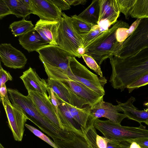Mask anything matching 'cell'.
<instances>
[{"label": "cell", "instance_id": "obj_1", "mask_svg": "<svg viewBox=\"0 0 148 148\" xmlns=\"http://www.w3.org/2000/svg\"><path fill=\"white\" fill-rule=\"evenodd\" d=\"M112 72L109 82L114 89L124 90L148 72V47L125 58L114 56L109 58Z\"/></svg>", "mask_w": 148, "mask_h": 148}, {"label": "cell", "instance_id": "obj_2", "mask_svg": "<svg viewBox=\"0 0 148 148\" xmlns=\"http://www.w3.org/2000/svg\"><path fill=\"white\" fill-rule=\"evenodd\" d=\"M127 23L119 20L110 28L93 40L84 49V54L92 57L100 66L108 58L114 56L123 43L118 39L117 31L121 27L130 28Z\"/></svg>", "mask_w": 148, "mask_h": 148}, {"label": "cell", "instance_id": "obj_3", "mask_svg": "<svg viewBox=\"0 0 148 148\" xmlns=\"http://www.w3.org/2000/svg\"><path fill=\"white\" fill-rule=\"evenodd\" d=\"M7 90L12 103L21 108L30 121L53 140L61 138L63 130L51 123L42 114L29 96L23 95L16 89L8 88Z\"/></svg>", "mask_w": 148, "mask_h": 148}, {"label": "cell", "instance_id": "obj_4", "mask_svg": "<svg viewBox=\"0 0 148 148\" xmlns=\"http://www.w3.org/2000/svg\"><path fill=\"white\" fill-rule=\"evenodd\" d=\"M60 22L57 40L58 46L73 56L80 58L84 53L83 39L74 29L70 17L62 12Z\"/></svg>", "mask_w": 148, "mask_h": 148}, {"label": "cell", "instance_id": "obj_5", "mask_svg": "<svg viewBox=\"0 0 148 148\" xmlns=\"http://www.w3.org/2000/svg\"><path fill=\"white\" fill-rule=\"evenodd\" d=\"M148 47V18H140L135 29L123 42L115 56L125 58Z\"/></svg>", "mask_w": 148, "mask_h": 148}, {"label": "cell", "instance_id": "obj_6", "mask_svg": "<svg viewBox=\"0 0 148 148\" xmlns=\"http://www.w3.org/2000/svg\"><path fill=\"white\" fill-rule=\"evenodd\" d=\"M70 72L66 74L69 76L82 83L100 95L104 96V87L107 82L105 77H98L79 62L75 57L69 58Z\"/></svg>", "mask_w": 148, "mask_h": 148}, {"label": "cell", "instance_id": "obj_7", "mask_svg": "<svg viewBox=\"0 0 148 148\" xmlns=\"http://www.w3.org/2000/svg\"><path fill=\"white\" fill-rule=\"evenodd\" d=\"M137 127L123 126L111 121L106 125L104 130L107 139L119 143L137 139L148 138V130L140 124Z\"/></svg>", "mask_w": 148, "mask_h": 148}, {"label": "cell", "instance_id": "obj_8", "mask_svg": "<svg viewBox=\"0 0 148 148\" xmlns=\"http://www.w3.org/2000/svg\"><path fill=\"white\" fill-rule=\"evenodd\" d=\"M0 100L5 112L9 127L14 139L16 141H21L25 123L27 120H29V119L21 108L10 102L8 94Z\"/></svg>", "mask_w": 148, "mask_h": 148}, {"label": "cell", "instance_id": "obj_9", "mask_svg": "<svg viewBox=\"0 0 148 148\" xmlns=\"http://www.w3.org/2000/svg\"><path fill=\"white\" fill-rule=\"evenodd\" d=\"M36 51L44 66L59 68L67 73L70 71L69 58L73 56L59 46L48 45Z\"/></svg>", "mask_w": 148, "mask_h": 148}, {"label": "cell", "instance_id": "obj_10", "mask_svg": "<svg viewBox=\"0 0 148 148\" xmlns=\"http://www.w3.org/2000/svg\"><path fill=\"white\" fill-rule=\"evenodd\" d=\"M59 81L64 83L74 93L87 101L90 107L103 99V96L95 92L65 73L61 75Z\"/></svg>", "mask_w": 148, "mask_h": 148}, {"label": "cell", "instance_id": "obj_11", "mask_svg": "<svg viewBox=\"0 0 148 148\" xmlns=\"http://www.w3.org/2000/svg\"><path fill=\"white\" fill-rule=\"evenodd\" d=\"M48 88L52 89L62 101L72 106L82 108L88 103L74 93L64 83L48 79Z\"/></svg>", "mask_w": 148, "mask_h": 148}, {"label": "cell", "instance_id": "obj_12", "mask_svg": "<svg viewBox=\"0 0 148 148\" xmlns=\"http://www.w3.org/2000/svg\"><path fill=\"white\" fill-rule=\"evenodd\" d=\"M28 92V95L31 97L35 106L42 114L59 129L64 130L49 97L32 91Z\"/></svg>", "mask_w": 148, "mask_h": 148}, {"label": "cell", "instance_id": "obj_13", "mask_svg": "<svg viewBox=\"0 0 148 148\" xmlns=\"http://www.w3.org/2000/svg\"><path fill=\"white\" fill-rule=\"evenodd\" d=\"M32 14L40 19L60 22L62 12L50 0H30Z\"/></svg>", "mask_w": 148, "mask_h": 148}, {"label": "cell", "instance_id": "obj_14", "mask_svg": "<svg viewBox=\"0 0 148 148\" xmlns=\"http://www.w3.org/2000/svg\"><path fill=\"white\" fill-rule=\"evenodd\" d=\"M90 111L96 119L104 117L118 124H121L124 118H127L124 113L119 112L122 111L118 105H114L111 103L104 101L103 99L90 107Z\"/></svg>", "mask_w": 148, "mask_h": 148}, {"label": "cell", "instance_id": "obj_15", "mask_svg": "<svg viewBox=\"0 0 148 148\" xmlns=\"http://www.w3.org/2000/svg\"><path fill=\"white\" fill-rule=\"evenodd\" d=\"M0 57L4 65L11 68H22L27 62V59L24 54L10 43L0 44Z\"/></svg>", "mask_w": 148, "mask_h": 148}, {"label": "cell", "instance_id": "obj_16", "mask_svg": "<svg viewBox=\"0 0 148 148\" xmlns=\"http://www.w3.org/2000/svg\"><path fill=\"white\" fill-rule=\"evenodd\" d=\"M120 12L116 0H100L99 17L97 24L104 31L117 21Z\"/></svg>", "mask_w": 148, "mask_h": 148}, {"label": "cell", "instance_id": "obj_17", "mask_svg": "<svg viewBox=\"0 0 148 148\" xmlns=\"http://www.w3.org/2000/svg\"><path fill=\"white\" fill-rule=\"evenodd\" d=\"M53 141L58 148H97L92 146L82 131L64 130L62 138Z\"/></svg>", "mask_w": 148, "mask_h": 148}, {"label": "cell", "instance_id": "obj_18", "mask_svg": "<svg viewBox=\"0 0 148 148\" xmlns=\"http://www.w3.org/2000/svg\"><path fill=\"white\" fill-rule=\"evenodd\" d=\"M27 91H32L48 97L47 91V84L45 80L40 78L31 67L23 72L20 77Z\"/></svg>", "mask_w": 148, "mask_h": 148}, {"label": "cell", "instance_id": "obj_19", "mask_svg": "<svg viewBox=\"0 0 148 148\" xmlns=\"http://www.w3.org/2000/svg\"><path fill=\"white\" fill-rule=\"evenodd\" d=\"M60 22L40 19L36 23L35 29L49 45L58 46L57 40Z\"/></svg>", "mask_w": 148, "mask_h": 148}, {"label": "cell", "instance_id": "obj_20", "mask_svg": "<svg viewBox=\"0 0 148 148\" xmlns=\"http://www.w3.org/2000/svg\"><path fill=\"white\" fill-rule=\"evenodd\" d=\"M19 44L29 52L36 51L49 45L35 29L34 27L27 33L19 36Z\"/></svg>", "mask_w": 148, "mask_h": 148}, {"label": "cell", "instance_id": "obj_21", "mask_svg": "<svg viewBox=\"0 0 148 148\" xmlns=\"http://www.w3.org/2000/svg\"><path fill=\"white\" fill-rule=\"evenodd\" d=\"M136 99L134 97H131L125 103H122L117 101L118 106L129 119L134 120L140 124L142 122L148 121V109L143 110L137 109L133 105Z\"/></svg>", "mask_w": 148, "mask_h": 148}, {"label": "cell", "instance_id": "obj_22", "mask_svg": "<svg viewBox=\"0 0 148 148\" xmlns=\"http://www.w3.org/2000/svg\"><path fill=\"white\" fill-rule=\"evenodd\" d=\"M66 104L72 117L81 127L85 130L93 125L96 119L91 112L90 106L88 105L79 108Z\"/></svg>", "mask_w": 148, "mask_h": 148}, {"label": "cell", "instance_id": "obj_23", "mask_svg": "<svg viewBox=\"0 0 148 148\" xmlns=\"http://www.w3.org/2000/svg\"><path fill=\"white\" fill-rule=\"evenodd\" d=\"M60 100L61 103L58 106L57 113L64 129L82 131L80 126L72 117L66 103Z\"/></svg>", "mask_w": 148, "mask_h": 148}, {"label": "cell", "instance_id": "obj_24", "mask_svg": "<svg viewBox=\"0 0 148 148\" xmlns=\"http://www.w3.org/2000/svg\"><path fill=\"white\" fill-rule=\"evenodd\" d=\"M11 14L17 18H25L32 14L30 0H3Z\"/></svg>", "mask_w": 148, "mask_h": 148}, {"label": "cell", "instance_id": "obj_25", "mask_svg": "<svg viewBox=\"0 0 148 148\" xmlns=\"http://www.w3.org/2000/svg\"><path fill=\"white\" fill-rule=\"evenodd\" d=\"M99 11L100 0H94L77 17L86 22L97 24L99 18Z\"/></svg>", "mask_w": 148, "mask_h": 148}, {"label": "cell", "instance_id": "obj_26", "mask_svg": "<svg viewBox=\"0 0 148 148\" xmlns=\"http://www.w3.org/2000/svg\"><path fill=\"white\" fill-rule=\"evenodd\" d=\"M34 27L31 21H27L23 18L21 20L12 23L9 28L15 36H20L32 30Z\"/></svg>", "mask_w": 148, "mask_h": 148}, {"label": "cell", "instance_id": "obj_27", "mask_svg": "<svg viewBox=\"0 0 148 148\" xmlns=\"http://www.w3.org/2000/svg\"><path fill=\"white\" fill-rule=\"evenodd\" d=\"M73 27L76 32L82 38L91 29L95 24L86 22L74 15L70 17Z\"/></svg>", "mask_w": 148, "mask_h": 148}, {"label": "cell", "instance_id": "obj_28", "mask_svg": "<svg viewBox=\"0 0 148 148\" xmlns=\"http://www.w3.org/2000/svg\"><path fill=\"white\" fill-rule=\"evenodd\" d=\"M130 16L136 19L148 18V0H136Z\"/></svg>", "mask_w": 148, "mask_h": 148}, {"label": "cell", "instance_id": "obj_29", "mask_svg": "<svg viewBox=\"0 0 148 148\" xmlns=\"http://www.w3.org/2000/svg\"><path fill=\"white\" fill-rule=\"evenodd\" d=\"M96 144L98 148H129L131 143L127 141L119 143L99 136L97 138Z\"/></svg>", "mask_w": 148, "mask_h": 148}, {"label": "cell", "instance_id": "obj_30", "mask_svg": "<svg viewBox=\"0 0 148 148\" xmlns=\"http://www.w3.org/2000/svg\"><path fill=\"white\" fill-rule=\"evenodd\" d=\"M106 31H104L99 25L95 24L90 30L82 38L84 50L93 40Z\"/></svg>", "mask_w": 148, "mask_h": 148}, {"label": "cell", "instance_id": "obj_31", "mask_svg": "<svg viewBox=\"0 0 148 148\" xmlns=\"http://www.w3.org/2000/svg\"><path fill=\"white\" fill-rule=\"evenodd\" d=\"M120 12L125 16L126 19L130 16L131 12L135 3L136 0H116Z\"/></svg>", "mask_w": 148, "mask_h": 148}, {"label": "cell", "instance_id": "obj_32", "mask_svg": "<svg viewBox=\"0 0 148 148\" xmlns=\"http://www.w3.org/2000/svg\"><path fill=\"white\" fill-rule=\"evenodd\" d=\"M25 126L36 136L46 142L53 148H58L54 141L34 127L26 123Z\"/></svg>", "mask_w": 148, "mask_h": 148}, {"label": "cell", "instance_id": "obj_33", "mask_svg": "<svg viewBox=\"0 0 148 148\" xmlns=\"http://www.w3.org/2000/svg\"><path fill=\"white\" fill-rule=\"evenodd\" d=\"M82 57L87 65L94 71L100 77H102L103 75L100 66L92 57L85 54H83Z\"/></svg>", "mask_w": 148, "mask_h": 148}, {"label": "cell", "instance_id": "obj_34", "mask_svg": "<svg viewBox=\"0 0 148 148\" xmlns=\"http://www.w3.org/2000/svg\"><path fill=\"white\" fill-rule=\"evenodd\" d=\"M148 84V72L137 79L130 84L129 85L127 88L129 93L132 92L135 89Z\"/></svg>", "mask_w": 148, "mask_h": 148}, {"label": "cell", "instance_id": "obj_35", "mask_svg": "<svg viewBox=\"0 0 148 148\" xmlns=\"http://www.w3.org/2000/svg\"><path fill=\"white\" fill-rule=\"evenodd\" d=\"M12 76L10 73L4 70L0 64V87L5 84L8 80L12 81Z\"/></svg>", "mask_w": 148, "mask_h": 148}, {"label": "cell", "instance_id": "obj_36", "mask_svg": "<svg viewBox=\"0 0 148 148\" xmlns=\"http://www.w3.org/2000/svg\"><path fill=\"white\" fill-rule=\"evenodd\" d=\"M47 91L49 93V99L57 112L58 106L61 103V100L51 89L48 88Z\"/></svg>", "mask_w": 148, "mask_h": 148}, {"label": "cell", "instance_id": "obj_37", "mask_svg": "<svg viewBox=\"0 0 148 148\" xmlns=\"http://www.w3.org/2000/svg\"><path fill=\"white\" fill-rule=\"evenodd\" d=\"M11 14L9 8L3 0H0V19Z\"/></svg>", "mask_w": 148, "mask_h": 148}, {"label": "cell", "instance_id": "obj_38", "mask_svg": "<svg viewBox=\"0 0 148 148\" xmlns=\"http://www.w3.org/2000/svg\"><path fill=\"white\" fill-rule=\"evenodd\" d=\"M61 11L69 10L71 6L65 0H50Z\"/></svg>", "mask_w": 148, "mask_h": 148}, {"label": "cell", "instance_id": "obj_39", "mask_svg": "<svg viewBox=\"0 0 148 148\" xmlns=\"http://www.w3.org/2000/svg\"><path fill=\"white\" fill-rule=\"evenodd\" d=\"M127 141L130 143L135 142L138 144L141 148H148V138L136 139Z\"/></svg>", "mask_w": 148, "mask_h": 148}, {"label": "cell", "instance_id": "obj_40", "mask_svg": "<svg viewBox=\"0 0 148 148\" xmlns=\"http://www.w3.org/2000/svg\"><path fill=\"white\" fill-rule=\"evenodd\" d=\"M69 5L76 6L79 5H84L87 1L86 0H65Z\"/></svg>", "mask_w": 148, "mask_h": 148}, {"label": "cell", "instance_id": "obj_41", "mask_svg": "<svg viewBox=\"0 0 148 148\" xmlns=\"http://www.w3.org/2000/svg\"><path fill=\"white\" fill-rule=\"evenodd\" d=\"M7 89L5 84L0 87V99L5 97L8 94Z\"/></svg>", "mask_w": 148, "mask_h": 148}, {"label": "cell", "instance_id": "obj_42", "mask_svg": "<svg viewBox=\"0 0 148 148\" xmlns=\"http://www.w3.org/2000/svg\"><path fill=\"white\" fill-rule=\"evenodd\" d=\"M130 143H131L129 148H141L139 145L135 142H132Z\"/></svg>", "mask_w": 148, "mask_h": 148}, {"label": "cell", "instance_id": "obj_43", "mask_svg": "<svg viewBox=\"0 0 148 148\" xmlns=\"http://www.w3.org/2000/svg\"><path fill=\"white\" fill-rule=\"evenodd\" d=\"M144 105L148 107V108H147L148 109V102L144 104Z\"/></svg>", "mask_w": 148, "mask_h": 148}, {"label": "cell", "instance_id": "obj_44", "mask_svg": "<svg viewBox=\"0 0 148 148\" xmlns=\"http://www.w3.org/2000/svg\"><path fill=\"white\" fill-rule=\"evenodd\" d=\"M0 148H5L1 143L0 144Z\"/></svg>", "mask_w": 148, "mask_h": 148}, {"label": "cell", "instance_id": "obj_45", "mask_svg": "<svg viewBox=\"0 0 148 148\" xmlns=\"http://www.w3.org/2000/svg\"><path fill=\"white\" fill-rule=\"evenodd\" d=\"M145 123L148 125V121Z\"/></svg>", "mask_w": 148, "mask_h": 148}]
</instances>
